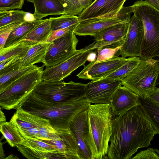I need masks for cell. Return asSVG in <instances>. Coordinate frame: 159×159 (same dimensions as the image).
<instances>
[{
  "label": "cell",
  "mask_w": 159,
  "mask_h": 159,
  "mask_svg": "<svg viewBox=\"0 0 159 159\" xmlns=\"http://www.w3.org/2000/svg\"><path fill=\"white\" fill-rule=\"evenodd\" d=\"M107 156L110 159H130L138 149L151 145L157 134L140 106L112 118Z\"/></svg>",
  "instance_id": "cell-1"
},
{
  "label": "cell",
  "mask_w": 159,
  "mask_h": 159,
  "mask_svg": "<svg viewBox=\"0 0 159 159\" xmlns=\"http://www.w3.org/2000/svg\"><path fill=\"white\" fill-rule=\"evenodd\" d=\"M90 103L85 96L61 102H47L31 93L19 107L31 114L49 120L56 130L69 128L75 117L87 109Z\"/></svg>",
  "instance_id": "cell-2"
},
{
  "label": "cell",
  "mask_w": 159,
  "mask_h": 159,
  "mask_svg": "<svg viewBox=\"0 0 159 159\" xmlns=\"http://www.w3.org/2000/svg\"><path fill=\"white\" fill-rule=\"evenodd\" d=\"M88 130L84 139L91 159L107 155L111 134L112 115L109 104H90L87 109Z\"/></svg>",
  "instance_id": "cell-3"
},
{
  "label": "cell",
  "mask_w": 159,
  "mask_h": 159,
  "mask_svg": "<svg viewBox=\"0 0 159 159\" xmlns=\"http://www.w3.org/2000/svg\"><path fill=\"white\" fill-rule=\"evenodd\" d=\"M133 5L134 15L142 21L144 27L140 57L146 59L159 57V9L142 0Z\"/></svg>",
  "instance_id": "cell-4"
},
{
  "label": "cell",
  "mask_w": 159,
  "mask_h": 159,
  "mask_svg": "<svg viewBox=\"0 0 159 159\" xmlns=\"http://www.w3.org/2000/svg\"><path fill=\"white\" fill-rule=\"evenodd\" d=\"M44 66L43 64L27 72L0 93V108L6 110L19 108L35 87L42 81Z\"/></svg>",
  "instance_id": "cell-5"
},
{
  "label": "cell",
  "mask_w": 159,
  "mask_h": 159,
  "mask_svg": "<svg viewBox=\"0 0 159 159\" xmlns=\"http://www.w3.org/2000/svg\"><path fill=\"white\" fill-rule=\"evenodd\" d=\"M159 74V60L141 59L138 66L121 80L122 84L145 98L154 90Z\"/></svg>",
  "instance_id": "cell-6"
},
{
  "label": "cell",
  "mask_w": 159,
  "mask_h": 159,
  "mask_svg": "<svg viewBox=\"0 0 159 159\" xmlns=\"http://www.w3.org/2000/svg\"><path fill=\"white\" fill-rule=\"evenodd\" d=\"M86 84L70 81L46 82L42 81L35 88L33 93L38 98L52 102H65L85 95Z\"/></svg>",
  "instance_id": "cell-7"
},
{
  "label": "cell",
  "mask_w": 159,
  "mask_h": 159,
  "mask_svg": "<svg viewBox=\"0 0 159 159\" xmlns=\"http://www.w3.org/2000/svg\"><path fill=\"white\" fill-rule=\"evenodd\" d=\"M134 10L132 5L123 6L118 16L110 18H98L79 22L74 31L76 35H90L94 37L105 29L125 21L129 22L130 14Z\"/></svg>",
  "instance_id": "cell-8"
},
{
  "label": "cell",
  "mask_w": 159,
  "mask_h": 159,
  "mask_svg": "<svg viewBox=\"0 0 159 159\" xmlns=\"http://www.w3.org/2000/svg\"><path fill=\"white\" fill-rule=\"evenodd\" d=\"M78 41L74 31L54 40L48 49L43 64L51 67L68 59L77 51Z\"/></svg>",
  "instance_id": "cell-9"
},
{
  "label": "cell",
  "mask_w": 159,
  "mask_h": 159,
  "mask_svg": "<svg viewBox=\"0 0 159 159\" xmlns=\"http://www.w3.org/2000/svg\"><path fill=\"white\" fill-rule=\"evenodd\" d=\"M93 50H77L70 57L56 66L46 67L43 70L42 81L46 82L61 81L68 77L81 66H85L87 57Z\"/></svg>",
  "instance_id": "cell-10"
},
{
  "label": "cell",
  "mask_w": 159,
  "mask_h": 159,
  "mask_svg": "<svg viewBox=\"0 0 159 159\" xmlns=\"http://www.w3.org/2000/svg\"><path fill=\"white\" fill-rule=\"evenodd\" d=\"M121 85L119 80L104 77L92 80L86 84L85 96L90 104H110L112 97Z\"/></svg>",
  "instance_id": "cell-11"
},
{
  "label": "cell",
  "mask_w": 159,
  "mask_h": 159,
  "mask_svg": "<svg viewBox=\"0 0 159 159\" xmlns=\"http://www.w3.org/2000/svg\"><path fill=\"white\" fill-rule=\"evenodd\" d=\"M23 138V142L16 147L27 158L64 159L54 145L37 139Z\"/></svg>",
  "instance_id": "cell-12"
},
{
  "label": "cell",
  "mask_w": 159,
  "mask_h": 159,
  "mask_svg": "<svg viewBox=\"0 0 159 159\" xmlns=\"http://www.w3.org/2000/svg\"><path fill=\"white\" fill-rule=\"evenodd\" d=\"M129 22L125 21L111 26L94 37V42L84 48L93 50L105 47L122 46L127 34Z\"/></svg>",
  "instance_id": "cell-13"
},
{
  "label": "cell",
  "mask_w": 159,
  "mask_h": 159,
  "mask_svg": "<svg viewBox=\"0 0 159 159\" xmlns=\"http://www.w3.org/2000/svg\"><path fill=\"white\" fill-rule=\"evenodd\" d=\"M144 34L142 21L134 15L130 18L128 32L120 51L121 57L140 56Z\"/></svg>",
  "instance_id": "cell-14"
},
{
  "label": "cell",
  "mask_w": 159,
  "mask_h": 159,
  "mask_svg": "<svg viewBox=\"0 0 159 159\" xmlns=\"http://www.w3.org/2000/svg\"><path fill=\"white\" fill-rule=\"evenodd\" d=\"M128 58L116 56L107 60L90 62L84 66L83 69L76 76L79 79L92 80L104 78L121 66Z\"/></svg>",
  "instance_id": "cell-15"
},
{
  "label": "cell",
  "mask_w": 159,
  "mask_h": 159,
  "mask_svg": "<svg viewBox=\"0 0 159 159\" xmlns=\"http://www.w3.org/2000/svg\"><path fill=\"white\" fill-rule=\"evenodd\" d=\"M126 0H95L78 15L79 22L98 18H110L118 16Z\"/></svg>",
  "instance_id": "cell-16"
},
{
  "label": "cell",
  "mask_w": 159,
  "mask_h": 159,
  "mask_svg": "<svg viewBox=\"0 0 159 159\" xmlns=\"http://www.w3.org/2000/svg\"><path fill=\"white\" fill-rule=\"evenodd\" d=\"M139 96L125 86H121L111 98L109 104L114 116L123 115L140 106Z\"/></svg>",
  "instance_id": "cell-17"
},
{
  "label": "cell",
  "mask_w": 159,
  "mask_h": 159,
  "mask_svg": "<svg viewBox=\"0 0 159 159\" xmlns=\"http://www.w3.org/2000/svg\"><path fill=\"white\" fill-rule=\"evenodd\" d=\"M58 132L59 139L42 140L55 146L64 159H80L76 139L70 128L60 130Z\"/></svg>",
  "instance_id": "cell-18"
},
{
  "label": "cell",
  "mask_w": 159,
  "mask_h": 159,
  "mask_svg": "<svg viewBox=\"0 0 159 159\" xmlns=\"http://www.w3.org/2000/svg\"><path fill=\"white\" fill-rule=\"evenodd\" d=\"M69 128L76 139L80 159H91V153L84 139L88 130L87 109L81 111L75 117Z\"/></svg>",
  "instance_id": "cell-19"
},
{
  "label": "cell",
  "mask_w": 159,
  "mask_h": 159,
  "mask_svg": "<svg viewBox=\"0 0 159 159\" xmlns=\"http://www.w3.org/2000/svg\"><path fill=\"white\" fill-rule=\"evenodd\" d=\"M12 118L17 127L24 129L51 126L49 120L31 114L20 107L16 109Z\"/></svg>",
  "instance_id": "cell-20"
},
{
  "label": "cell",
  "mask_w": 159,
  "mask_h": 159,
  "mask_svg": "<svg viewBox=\"0 0 159 159\" xmlns=\"http://www.w3.org/2000/svg\"><path fill=\"white\" fill-rule=\"evenodd\" d=\"M34 20H40L49 15L65 14V9L58 0H34Z\"/></svg>",
  "instance_id": "cell-21"
},
{
  "label": "cell",
  "mask_w": 159,
  "mask_h": 159,
  "mask_svg": "<svg viewBox=\"0 0 159 159\" xmlns=\"http://www.w3.org/2000/svg\"><path fill=\"white\" fill-rule=\"evenodd\" d=\"M52 31L51 20L50 18L46 19L19 42L31 46L39 43L46 42Z\"/></svg>",
  "instance_id": "cell-22"
},
{
  "label": "cell",
  "mask_w": 159,
  "mask_h": 159,
  "mask_svg": "<svg viewBox=\"0 0 159 159\" xmlns=\"http://www.w3.org/2000/svg\"><path fill=\"white\" fill-rule=\"evenodd\" d=\"M51 44L45 42L32 46L22 58L19 68L31 66L38 63H44L46 53Z\"/></svg>",
  "instance_id": "cell-23"
},
{
  "label": "cell",
  "mask_w": 159,
  "mask_h": 159,
  "mask_svg": "<svg viewBox=\"0 0 159 159\" xmlns=\"http://www.w3.org/2000/svg\"><path fill=\"white\" fill-rule=\"evenodd\" d=\"M45 20H34L24 21L10 33L3 48L12 46L19 43L24 37Z\"/></svg>",
  "instance_id": "cell-24"
},
{
  "label": "cell",
  "mask_w": 159,
  "mask_h": 159,
  "mask_svg": "<svg viewBox=\"0 0 159 159\" xmlns=\"http://www.w3.org/2000/svg\"><path fill=\"white\" fill-rule=\"evenodd\" d=\"M140 106L156 130L159 134V104L147 97L139 96Z\"/></svg>",
  "instance_id": "cell-25"
},
{
  "label": "cell",
  "mask_w": 159,
  "mask_h": 159,
  "mask_svg": "<svg viewBox=\"0 0 159 159\" xmlns=\"http://www.w3.org/2000/svg\"><path fill=\"white\" fill-rule=\"evenodd\" d=\"M0 130L7 142L11 147L16 146L23 141L24 138L20 133L12 118L9 122L0 123Z\"/></svg>",
  "instance_id": "cell-26"
},
{
  "label": "cell",
  "mask_w": 159,
  "mask_h": 159,
  "mask_svg": "<svg viewBox=\"0 0 159 159\" xmlns=\"http://www.w3.org/2000/svg\"><path fill=\"white\" fill-rule=\"evenodd\" d=\"M38 67L34 65L24 67L0 76V93L9 88L23 75Z\"/></svg>",
  "instance_id": "cell-27"
},
{
  "label": "cell",
  "mask_w": 159,
  "mask_h": 159,
  "mask_svg": "<svg viewBox=\"0 0 159 159\" xmlns=\"http://www.w3.org/2000/svg\"><path fill=\"white\" fill-rule=\"evenodd\" d=\"M141 61V59L139 57H129L121 66L105 77L121 81L138 66Z\"/></svg>",
  "instance_id": "cell-28"
},
{
  "label": "cell",
  "mask_w": 159,
  "mask_h": 159,
  "mask_svg": "<svg viewBox=\"0 0 159 159\" xmlns=\"http://www.w3.org/2000/svg\"><path fill=\"white\" fill-rule=\"evenodd\" d=\"M28 13L22 10L0 11V27L12 23L24 22Z\"/></svg>",
  "instance_id": "cell-29"
},
{
  "label": "cell",
  "mask_w": 159,
  "mask_h": 159,
  "mask_svg": "<svg viewBox=\"0 0 159 159\" xmlns=\"http://www.w3.org/2000/svg\"><path fill=\"white\" fill-rule=\"evenodd\" d=\"M52 31L64 29L79 23L78 16L67 14L50 18Z\"/></svg>",
  "instance_id": "cell-30"
},
{
  "label": "cell",
  "mask_w": 159,
  "mask_h": 159,
  "mask_svg": "<svg viewBox=\"0 0 159 159\" xmlns=\"http://www.w3.org/2000/svg\"><path fill=\"white\" fill-rule=\"evenodd\" d=\"M22 42L0 50V62L11 57L17 55L24 56L31 47Z\"/></svg>",
  "instance_id": "cell-31"
},
{
  "label": "cell",
  "mask_w": 159,
  "mask_h": 159,
  "mask_svg": "<svg viewBox=\"0 0 159 159\" xmlns=\"http://www.w3.org/2000/svg\"><path fill=\"white\" fill-rule=\"evenodd\" d=\"M24 56L17 55L5 59L0 62V76L19 69L20 62Z\"/></svg>",
  "instance_id": "cell-32"
},
{
  "label": "cell",
  "mask_w": 159,
  "mask_h": 159,
  "mask_svg": "<svg viewBox=\"0 0 159 159\" xmlns=\"http://www.w3.org/2000/svg\"><path fill=\"white\" fill-rule=\"evenodd\" d=\"M121 47L122 46L116 47H105L97 49V59L93 62H97L107 60L116 56H119Z\"/></svg>",
  "instance_id": "cell-33"
},
{
  "label": "cell",
  "mask_w": 159,
  "mask_h": 159,
  "mask_svg": "<svg viewBox=\"0 0 159 159\" xmlns=\"http://www.w3.org/2000/svg\"><path fill=\"white\" fill-rule=\"evenodd\" d=\"M62 4L65 11V14L79 15L83 10L76 0H58Z\"/></svg>",
  "instance_id": "cell-34"
},
{
  "label": "cell",
  "mask_w": 159,
  "mask_h": 159,
  "mask_svg": "<svg viewBox=\"0 0 159 159\" xmlns=\"http://www.w3.org/2000/svg\"><path fill=\"white\" fill-rule=\"evenodd\" d=\"M23 22L9 24L0 27V50L3 48L10 33Z\"/></svg>",
  "instance_id": "cell-35"
},
{
  "label": "cell",
  "mask_w": 159,
  "mask_h": 159,
  "mask_svg": "<svg viewBox=\"0 0 159 159\" xmlns=\"http://www.w3.org/2000/svg\"><path fill=\"white\" fill-rule=\"evenodd\" d=\"M25 0H0V11L21 9Z\"/></svg>",
  "instance_id": "cell-36"
},
{
  "label": "cell",
  "mask_w": 159,
  "mask_h": 159,
  "mask_svg": "<svg viewBox=\"0 0 159 159\" xmlns=\"http://www.w3.org/2000/svg\"><path fill=\"white\" fill-rule=\"evenodd\" d=\"M78 24L64 29L52 31L46 42L50 43L56 39L65 36L74 32Z\"/></svg>",
  "instance_id": "cell-37"
},
{
  "label": "cell",
  "mask_w": 159,
  "mask_h": 159,
  "mask_svg": "<svg viewBox=\"0 0 159 159\" xmlns=\"http://www.w3.org/2000/svg\"><path fill=\"white\" fill-rule=\"evenodd\" d=\"M39 131L42 137V140H56L60 138L58 131L52 126L40 128Z\"/></svg>",
  "instance_id": "cell-38"
},
{
  "label": "cell",
  "mask_w": 159,
  "mask_h": 159,
  "mask_svg": "<svg viewBox=\"0 0 159 159\" xmlns=\"http://www.w3.org/2000/svg\"><path fill=\"white\" fill-rule=\"evenodd\" d=\"M17 127L20 133L23 137H28L43 140L39 128H31L24 129Z\"/></svg>",
  "instance_id": "cell-39"
},
{
  "label": "cell",
  "mask_w": 159,
  "mask_h": 159,
  "mask_svg": "<svg viewBox=\"0 0 159 159\" xmlns=\"http://www.w3.org/2000/svg\"><path fill=\"white\" fill-rule=\"evenodd\" d=\"M131 159H159V156L154 149L149 148L147 149L141 151Z\"/></svg>",
  "instance_id": "cell-40"
},
{
  "label": "cell",
  "mask_w": 159,
  "mask_h": 159,
  "mask_svg": "<svg viewBox=\"0 0 159 159\" xmlns=\"http://www.w3.org/2000/svg\"><path fill=\"white\" fill-rule=\"evenodd\" d=\"M147 97L159 104V88L156 87L154 90L149 93L147 95Z\"/></svg>",
  "instance_id": "cell-41"
},
{
  "label": "cell",
  "mask_w": 159,
  "mask_h": 159,
  "mask_svg": "<svg viewBox=\"0 0 159 159\" xmlns=\"http://www.w3.org/2000/svg\"><path fill=\"white\" fill-rule=\"evenodd\" d=\"M81 6L83 9H84L89 6L93 3V0H76Z\"/></svg>",
  "instance_id": "cell-42"
},
{
  "label": "cell",
  "mask_w": 159,
  "mask_h": 159,
  "mask_svg": "<svg viewBox=\"0 0 159 159\" xmlns=\"http://www.w3.org/2000/svg\"><path fill=\"white\" fill-rule=\"evenodd\" d=\"M97 57V53L95 51H91L88 55L87 61L90 62H93L96 60Z\"/></svg>",
  "instance_id": "cell-43"
},
{
  "label": "cell",
  "mask_w": 159,
  "mask_h": 159,
  "mask_svg": "<svg viewBox=\"0 0 159 159\" xmlns=\"http://www.w3.org/2000/svg\"><path fill=\"white\" fill-rule=\"evenodd\" d=\"M150 4L159 9V0H145Z\"/></svg>",
  "instance_id": "cell-44"
},
{
  "label": "cell",
  "mask_w": 159,
  "mask_h": 159,
  "mask_svg": "<svg viewBox=\"0 0 159 159\" xmlns=\"http://www.w3.org/2000/svg\"><path fill=\"white\" fill-rule=\"evenodd\" d=\"M5 122H6L5 116L4 113L2 111L1 108H0V122L2 123Z\"/></svg>",
  "instance_id": "cell-45"
},
{
  "label": "cell",
  "mask_w": 159,
  "mask_h": 159,
  "mask_svg": "<svg viewBox=\"0 0 159 159\" xmlns=\"http://www.w3.org/2000/svg\"><path fill=\"white\" fill-rule=\"evenodd\" d=\"M154 150L159 156V150L156 148H154Z\"/></svg>",
  "instance_id": "cell-46"
},
{
  "label": "cell",
  "mask_w": 159,
  "mask_h": 159,
  "mask_svg": "<svg viewBox=\"0 0 159 159\" xmlns=\"http://www.w3.org/2000/svg\"><path fill=\"white\" fill-rule=\"evenodd\" d=\"M159 84V74L157 81L156 83V86L158 84Z\"/></svg>",
  "instance_id": "cell-47"
},
{
  "label": "cell",
  "mask_w": 159,
  "mask_h": 159,
  "mask_svg": "<svg viewBox=\"0 0 159 159\" xmlns=\"http://www.w3.org/2000/svg\"><path fill=\"white\" fill-rule=\"evenodd\" d=\"M28 2L33 3L34 0H26Z\"/></svg>",
  "instance_id": "cell-48"
}]
</instances>
